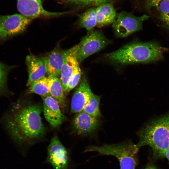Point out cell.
Masks as SVG:
<instances>
[{
  "label": "cell",
  "mask_w": 169,
  "mask_h": 169,
  "mask_svg": "<svg viewBox=\"0 0 169 169\" xmlns=\"http://www.w3.org/2000/svg\"><path fill=\"white\" fill-rule=\"evenodd\" d=\"M145 169H158L156 167L152 165H149Z\"/></svg>",
  "instance_id": "27"
},
{
  "label": "cell",
  "mask_w": 169,
  "mask_h": 169,
  "mask_svg": "<svg viewBox=\"0 0 169 169\" xmlns=\"http://www.w3.org/2000/svg\"><path fill=\"white\" fill-rule=\"evenodd\" d=\"M49 79V94L58 102L60 106L64 107L65 105V99L63 87L59 78L48 76Z\"/></svg>",
  "instance_id": "17"
},
{
  "label": "cell",
  "mask_w": 169,
  "mask_h": 169,
  "mask_svg": "<svg viewBox=\"0 0 169 169\" xmlns=\"http://www.w3.org/2000/svg\"><path fill=\"white\" fill-rule=\"evenodd\" d=\"M159 13V19L164 28L169 30V0L159 3L155 7Z\"/></svg>",
  "instance_id": "21"
},
{
  "label": "cell",
  "mask_w": 169,
  "mask_h": 169,
  "mask_svg": "<svg viewBox=\"0 0 169 169\" xmlns=\"http://www.w3.org/2000/svg\"><path fill=\"white\" fill-rule=\"evenodd\" d=\"M79 63L76 57V46L64 51L63 63L61 67L60 79L64 92L75 66Z\"/></svg>",
  "instance_id": "13"
},
{
  "label": "cell",
  "mask_w": 169,
  "mask_h": 169,
  "mask_svg": "<svg viewBox=\"0 0 169 169\" xmlns=\"http://www.w3.org/2000/svg\"><path fill=\"white\" fill-rule=\"evenodd\" d=\"M108 43V40L101 32L93 29L88 31L79 44L75 45L76 57L79 63L101 50Z\"/></svg>",
  "instance_id": "5"
},
{
  "label": "cell",
  "mask_w": 169,
  "mask_h": 169,
  "mask_svg": "<svg viewBox=\"0 0 169 169\" xmlns=\"http://www.w3.org/2000/svg\"><path fill=\"white\" fill-rule=\"evenodd\" d=\"M26 63L28 75L27 86H29L34 82L45 76L46 70L41 58L30 54L26 56Z\"/></svg>",
  "instance_id": "15"
},
{
  "label": "cell",
  "mask_w": 169,
  "mask_h": 169,
  "mask_svg": "<svg viewBox=\"0 0 169 169\" xmlns=\"http://www.w3.org/2000/svg\"><path fill=\"white\" fill-rule=\"evenodd\" d=\"M47 161L54 169H69V153L56 136L52 138L48 147Z\"/></svg>",
  "instance_id": "8"
},
{
  "label": "cell",
  "mask_w": 169,
  "mask_h": 169,
  "mask_svg": "<svg viewBox=\"0 0 169 169\" xmlns=\"http://www.w3.org/2000/svg\"><path fill=\"white\" fill-rule=\"evenodd\" d=\"M166 49L154 42H134L106 55L111 62L120 65L149 63L161 59Z\"/></svg>",
  "instance_id": "2"
},
{
  "label": "cell",
  "mask_w": 169,
  "mask_h": 169,
  "mask_svg": "<svg viewBox=\"0 0 169 169\" xmlns=\"http://www.w3.org/2000/svg\"><path fill=\"white\" fill-rule=\"evenodd\" d=\"M139 149L136 144L128 141L101 146H90L86 147L84 152L95 151L101 155L112 156L119 160L120 169H135Z\"/></svg>",
  "instance_id": "4"
},
{
  "label": "cell",
  "mask_w": 169,
  "mask_h": 169,
  "mask_svg": "<svg viewBox=\"0 0 169 169\" xmlns=\"http://www.w3.org/2000/svg\"><path fill=\"white\" fill-rule=\"evenodd\" d=\"M137 134L140 139L136 144L138 147L148 145L155 156L165 157L169 146V112L149 121Z\"/></svg>",
  "instance_id": "3"
},
{
  "label": "cell",
  "mask_w": 169,
  "mask_h": 169,
  "mask_svg": "<svg viewBox=\"0 0 169 169\" xmlns=\"http://www.w3.org/2000/svg\"><path fill=\"white\" fill-rule=\"evenodd\" d=\"M41 97L45 119L53 127L59 126L65 119V116L61 111L59 104L50 95Z\"/></svg>",
  "instance_id": "10"
},
{
  "label": "cell",
  "mask_w": 169,
  "mask_h": 169,
  "mask_svg": "<svg viewBox=\"0 0 169 169\" xmlns=\"http://www.w3.org/2000/svg\"><path fill=\"white\" fill-rule=\"evenodd\" d=\"M32 20L20 14L0 16V39L23 33Z\"/></svg>",
  "instance_id": "7"
},
{
  "label": "cell",
  "mask_w": 169,
  "mask_h": 169,
  "mask_svg": "<svg viewBox=\"0 0 169 169\" xmlns=\"http://www.w3.org/2000/svg\"><path fill=\"white\" fill-rule=\"evenodd\" d=\"M11 68L0 62V94L6 91L7 75Z\"/></svg>",
  "instance_id": "24"
},
{
  "label": "cell",
  "mask_w": 169,
  "mask_h": 169,
  "mask_svg": "<svg viewBox=\"0 0 169 169\" xmlns=\"http://www.w3.org/2000/svg\"><path fill=\"white\" fill-rule=\"evenodd\" d=\"M29 86V93H35L41 97L49 95L48 77L45 76L36 81Z\"/></svg>",
  "instance_id": "19"
},
{
  "label": "cell",
  "mask_w": 169,
  "mask_h": 169,
  "mask_svg": "<svg viewBox=\"0 0 169 169\" xmlns=\"http://www.w3.org/2000/svg\"><path fill=\"white\" fill-rule=\"evenodd\" d=\"M92 94L86 77L84 75L73 96L71 112L77 113L83 111Z\"/></svg>",
  "instance_id": "11"
},
{
  "label": "cell",
  "mask_w": 169,
  "mask_h": 169,
  "mask_svg": "<svg viewBox=\"0 0 169 169\" xmlns=\"http://www.w3.org/2000/svg\"><path fill=\"white\" fill-rule=\"evenodd\" d=\"M149 18L146 14L138 17L129 12L121 11L117 15L112 27L117 37H125L141 30L143 22Z\"/></svg>",
  "instance_id": "6"
},
{
  "label": "cell",
  "mask_w": 169,
  "mask_h": 169,
  "mask_svg": "<svg viewBox=\"0 0 169 169\" xmlns=\"http://www.w3.org/2000/svg\"><path fill=\"white\" fill-rule=\"evenodd\" d=\"M96 26L102 27L113 23L117 14L113 5L108 3L101 4L95 8Z\"/></svg>",
  "instance_id": "16"
},
{
  "label": "cell",
  "mask_w": 169,
  "mask_h": 169,
  "mask_svg": "<svg viewBox=\"0 0 169 169\" xmlns=\"http://www.w3.org/2000/svg\"><path fill=\"white\" fill-rule=\"evenodd\" d=\"M64 51L56 47L41 57L44 64L46 74L58 78L60 77L62 66Z\"/></svg>",
  "instance_id": "12"
},
{
  "label": "cell",
  "mask_w": 169,
  "mask_h": 169,
  "mask_svg": "<svg viewBox=\"0 0 169 169\" xmlns=\"http://www.w3.org/2000/svg\"><path fill=\"white\" fill-rule=\"evenodd\" d=\"M79 7L98 6L101 4L110 3L113 0H64Z\"/></svg>",
  "instance_id": "22"
},
{
  "label": "cell",
  "mask_w": 169,
  "mask_h": 169,
  "mask_svg": "<svg viewBox=\"0 0 169 169\" xmlns=\"http://www.w3.org/2000/svg\"><path fill=\"white\" fill-rule=\"evenodd\" d=\"M100 97L92 94L83 111L88 114L96 118L100 116L99 103Z\"/></svg>",
  "instance_id": "20"
},
{
  "label": "cell",
  "mask_w": 169,
  "mask_h": 169,
  "mask_svg": "<svg viewBox=\"0 0 169 169\" xmlns=\"http://www.w3.org/2000/svg\"><path fill=\"white\" fill-rule=\"evenodd\" d=\"M163 0H144L145 5L147 9H149L155 7L159 3Z\"/></svg>",
  "instance_id": "25"
},
{
  "label": "cell",
  "mask_w": 169,
  "mask_h": 169,
  "mask_svg": "<svg viewBox=\"0 0 169 169\" xmlns=\"http://www.w3.org/2000/svg\"><path fill=\"white\" fill-rule=\"evenodd\" d=\"M78 63L75 67L68 82L64 94L69 93L78 84L80 79L81 72Z\"/></svg>",
  "instance_id": "23"
},
{
  "label": "cell",
  "mask_w": 169,
  "mask_h": 169,
  "mask_svg": "<svg viewBox=\"0 0 169 169\" xmlns=\"http://www.w3.org/2000/svg\"><path fill=\"white\" fill-rule=\"evenodd\" d=\"M165 157L169 161V146L166 152Z\"/></svg>",
  "instance_id": "26"
},
{
  "label": "cell",
  "mask_w": 169,
  "mask_h": 169,
  "mask_svg": "<svg viewBox=\"0 0 169 169\" xmlns=\"http://www.w3.org/2000/svg\"><path fill=\"white\" fill-rule=\"evenodd\" d=\"M41 111L38 105H31L6 117V128L14 139L21 143L29 144L43 136L45 129L41 120Z\"/></svg>",
  "instance_id": "1"
},
{
  "label": "cell",
  "mask_w": 169,
  "mask_h": 169,
  "mask_svg": "<svg viewBox=\"0 0 169 169\" xmlns=\"http://www.w3.org/2000/svg\"><path fill=\"white\" fill-rule=\"evenodd\" d=\"M100 121L94 117L82 111L77 113L73 120L74 128L79 135L90 134L98 127Z\"/></svg>",
  "instance_id": "14"
},
{
  "label": "cell",
  "mask_w": 169,
  "mask_h": 169,
  "mask_svg": "<svg viewBox=\"0 0 169 169\" xmlns=\"http://www.w3.org/2000/svg\"><path fill=\"white\" fill-rule=\"evenodd\" d=\"M79 22L80 27L88 31L93 30L97 26L95 8H90L82 13L79 16Z\"/></svg>",
  "instance_id": "18"
},
{
  "label": "cell",
  "mask_w": 169,
  "mask_h": 169,
  "mask_svg": "<svg viewBox=\"0 0 169 169\" xmlns=\"http://www.w3.org/2000/svg\"><path fill=\"white\" fill-rule=\"evenodd\" d=\"M17 7L20 14L33 20L40 17L58 16L66 12L48 11L43 7L41 0H17Z\"/></svg>",
  "instance_id": "9"
}]
</instances>
